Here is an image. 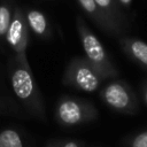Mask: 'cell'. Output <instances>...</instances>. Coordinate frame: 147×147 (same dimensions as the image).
<instances>
[{
  "instance_id": "1",
  "label": "cell",
  "mask_w": 147,
  "mask_h": 147,
  "mask_svg": "<svg viewBox=\"0 0 147 147\" xmlns=\"http://www.w3.org/2000/svg\"><path fill=\"white\" fill-rule=\"evenodd\" d=\"M11 90L22 106L33 117L45 121L46 109L42 95L29 65L26 54H15L9 63Z\"/></svg>"
},
{
  "instance_id": "2",
  "label": "cell",
  "mask_w": 147,
  "mask_h": 147,
  "mask_svg": "<svg viewBox=\"0 0 147 147\" xmlns=\"http://www.w3.org/2000/svg\"><path fill=\"white\" fill-rule=\"evenodd\" d=\"M76 29L85 52V57L90 61V63L100 72L105 79L116 77L118 75V70L113 63L109 54L80 16H77L76 18Z\"/></svg>"
},
{
  "instance_id": "3",
  "label": "cell",
  "mask_w": 147,
  "mask_h": 147,
  "mask_svg": "<svg viewBox=\"0 0 147 147\" xmlns=\"http://www.w3.org/2000/svg\"><path fill=\"white\" fill-rule=\"evenodd\" d=\"M54 118L61 126L74 127L98 118V109L90 101L70 95H62L55 106Z\"/></svg>"
},
{
  "instance_id": "4",
  "label": "cell",
  "mask_w": 147,
  "mask_h": 147,
  "mask_svg": "<svg viewBox=\"0 0 147 147\" xmlns=\"http://www.w3.org/2000/svg\"><path fill=\"white\" fill-rule=\"evenodd\" d=\"M106 80L85 56H75L68 63L62 76V84L71 88L93 93Z\"/></svg>"
},
{
  "instance_id": "5",
  "label": "cell",
  "mask_w": 147,
  "mask_h": 147,
  "mask_svg": "<svg viewBox=\"0 0 147 147\" xmlns=\"http://www.w3.org/2000/svg\"><path fill=\"white\" fill-rule=\"evenodd\" d=\"M101 101L119 114L134 115L138 111V99L125 80H113L106 84L99 92Z\"/></svg>"
},
{
  "instance_id": "6",
  "label": "cell",
  "mask_w": 147,
  "mask_h": 147,
  "mask_svg": "<svg viewBox=\"0 0 147 147\" xmlns=\"http://www.w3.org/2000/svg\"><path fill=\"white\" fill-rule=\"evenodd\" d=\"M29 26L24 10L20 7L14 9L13 18L6 34V41L15 54H26L29 44Z\"/></svg>"
},
{
  "instance_id": "7",
  "label": "cell",
  "mask_w": 147,
  "mask_h": 147,
  "mask_svg": "<svg viewBox=\"0 0 147 147\" xmlns=\"http://www.w3.org/2000/svg\"><path fill=\"white\" fill-rule=\"evenodd\" d=\"M84 13L106 33L111 36H121L123 32L102 13V10L98 7L95 0H76Z\"/></svg>"
},
{
  "instance_id": "8",
  "label": "cell",
  "mask_w": 147,
  "mask_h": 147,
  "mask_svg": "<svg viewBox=\"0 0 147 147\" xmlns=\"http://www.w3.org/2000/svg\"><path fill=\"white\" fill-rule=\"evenodd\" d=\"M119 45L129 59L147 70V42L136 37L123 36L119 38Z\"/></svg>"
},
{
  "instance_id": "9",
  "label": "cell",
  "mask_w": 147,
  "mask_h": 147,
  "mask_svg": "<svg viewBox=\"0 0 147 147\" xmlns=\"http://www.w3.org/2000/svg\"><path fill=\"white\" fill-rule=\"evenodd\" d=\"M26 23L29 29L39 38L48 40L52 38V28L46 15L36 8H29L24 10Z\"/></svg>"
},
{
  "instance_id": "10",
  "label": "cell",
  "mask_w": 147,
  "mask_h": 147,
  "mask_svg": "<svg viewBox=\"0 0 147 147\" xmlns=\"http://www.w3.org/2000/svg\"><path fill=\"white\" fill-rule=\"evenodd\" d=\"M102 13L122 31H125V17L119 9L117 0H95Z\"/></svg>"
},
{
  "instance_id": "11",
  "label": "cell",
  "mask_w": 147,
  "mask_h": 147,
  "mask_svg": "<svg viewBox=\"0 0 147 147\" xmlns=\"http://www.w3.org/2000/svg\"><path fill=\"white\" fill-rule=\"evenodd\" d=\"M0 147H24L21 134L14 129L0 131Z\"/></svg>"
},
{
  "instance_id": "12",
  "label": "cell",
  "mask_w": 147,
  "mask_h": 147,
  "mask_svg": "<svg viewBox=\"0 0 147 147\" xmlns=\"http://www.w3.org/2000/svg\"><path fill=\"white\" fill-rule=\"evenodd\" d=\"M14 9L8 1H3L0 3V39L6 38L8 28L10 25L13 18Z\"/></svg>"
},
{
  "instance_id": "13",
  "label": "cell",
  "mask_w": 147,
  "mask_h": 147,
  "mask_svg": "<svg viewBox=\"0 0 147 147\" xmlns=\"http://www.w3.org/2000/svg\"><path fill=\"white\" fill-rule=\"evenodd\" d=\"M127 147H147V130L140 131L129 139Z\"/></svg>"
},
{
  "instance_id": "14",
  "label": "cell",
  "mask_w": 147,
  "mask_h": 147,
  "mask_svg": "<svg viewBox=\"0 0 147 147\" xmlns=\"http://www.w3.org/2000/svg\"><path fill=\"white\" fill-rule=\"evenodd\" d=\"M46 147H84V144L76 139H60L49 141Z\"/></svg>"
},
{
  "instance_id": "15",
  "label": "cell",
  "mask_w": 147,
  "mask_h": 147,
  "mask_svg": "<svg viewBox=\"0 0 147 147\" xmlns=\"http://www.w3.org/2000/svg\"><path fill=\"white\" fill-rule=\"evenodd\" d=\"M140 94L142 98V101L147 106V80H144L141 86H140Z\"/></svg>"
},
{
  "instance_id": "16",
  "label": "cell",
  "mask_w": 147,
  "mask_h": 147,
  "mask_svg": "<svg viewBox=\"0 0 147 147\" xmlns=\"http://www.w3.org/2000/svg\"><path fill=\"white\" fill-rule=\"evenodd\" d=\"M117 1L124 8H130L131 7V3H132V0H117Z\"/></svg>"
},
{
  "instance_id": "17",
  "label": "cell",
  "mask_w": 147,
  "mask_h": 147,
  "mask_svg": "<svg viewBox=\"0 0 147 147\" xmlns=\"http://www.w3.org/2000/svg\"><path fill=\"white\" fill-rule=\"evenodd\" d=\"M0 113H1V109H0Z\"/></svg>"
}]
</instances>
